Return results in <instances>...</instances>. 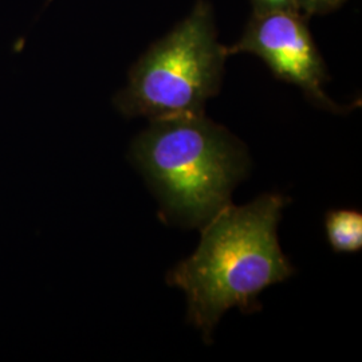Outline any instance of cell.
Returning <instances> with one entry per match:
<instances>
[{
    "label": "cell",
    "mask_w": 362,
    "mask_h": 362,
    "mask_svg": "<svg viewBox=\"0 0 362 362\" xmlns=\"http://www.w3.org/2000/svg\"><path fill=\"white\" fill-rule=\"evenodd\" d=\"M287 203L266 194L242 207L227 204L202 227L194 254L168 272L167 284L184 291L188 322L206 342L226 311L260 310L259 294L294 274L276 235Z\"/></svg>",
    "instance_id": "cell-1"
},
{
    "label": "cell",
    "mask_w": 362,
    "mask_h": 362,
    "mask_svg": "<svg viewBox=\"0 0 362 362\" xmlns=\"http://www.w3.org/2000/svg\"><path fill=\"white\" fill-rule=\"evenodd\" d=\"M227 57L211 6L199 0L130 69L128 85L115 100L117 109L125 116L149 119L204 113L208 100L219 93Z\"/></svg>",
    "instance_id": "cell-3"
},
{
    "label": "cell",
    "mask_w": 362,
    "mask_h": 362,
    "mask_svg": "<svg viewBox=\"0 0 362 362\" xmlns=\"http://www.w3.org/2000/svg\"><path fill=\"white\" fill-rule=\"evenodd\" d=\"M346 0H300V13L305 15L330 13Z\"/></svg>",
    "instance_id": "cell-7"
},
{
    "label": "cell",
    "mask_w": 362,
    "mask_h": 362,
    "mask_svg": "<svg viewBox=\"0 0 362 362\" xmlns=\"http://www.w3.org/2000/svg\"><path fill=\"white\" fill-rule=\"evenodd\" d=\"M251 1H252L255 13H300V0H251Z\"/></svg>",
    "instance_id": "cell-6"
},
{
    "label": "cell",
    "mask_w": 362,
    "mask_h": 362,
    "mask_svg": "<svg viewBox=\"0 0 362 362\" xmlns=\"http://www.w3.org/2000/svg\"><path fill=\"white\" fill-rule=\"evenodd\" d=\"M326 236L336 252H358L362 248V215L356 209H332L325 216Z\"/></svg>",
    "instance_id": "cell-5"
},
{
    "label": "cell",
    "mask_w": 362,
    "mask_h": 362,
    "mask_svg": "<svg viewBox=\"0 0 362 362\" xmlns=\"http://www.w3.org/2000/svg\"><path fill=\"white\" fill-rule=\"evenodd\" d=\"M149 121L132 145V160L157 196L163 219L202 228L231 203L247 175L246 149L204 113Z\"/></svg>",
    "instance_id": "cell-2"
},
{
    "label": "cell",
    "mask_w": 362,
    "mask_h": 362,
    "mask_svg": "<svg viewBox=\"0 0 362 362\" xmlns=\"http://www.w3.org/2000/svg\"><path fill=\"white\" fill-rule=\"evenodd\" d=\"M227 52L257 55L275 77L300 88L314 103L339 109L325 93L326 67L303 13H254L243 37Z\"/></svg>",
    "instance_id": "cell-4"
}]
</instances>
